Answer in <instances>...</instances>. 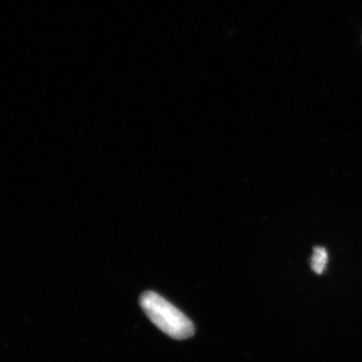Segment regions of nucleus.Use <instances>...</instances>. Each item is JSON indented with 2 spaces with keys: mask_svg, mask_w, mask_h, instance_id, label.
<instances>
[{
  "mask_svg": "<svg viewBox=\"0 0 362 362\" xmlns=\"http://www.w3.org/2000/svg\"><path fill=\"white\" fill-rule=\"evenodd\" d=\"M140 305L152 323L168 337L181 340L194 334V323L157 293L145 292L140 298Z\"/></svg>",
  "mask_w": 362,
  "mask_h": 362,
  "instance_id": "nucleus-1",
  "label": "nucleus"
},
{
  "mask_svg": "<svg viewBox=\"0 0 362 362\" xmlns=\"http://www.w3.org/2000/svg\"><path fill=\"white\" fill-rule=\"evenodd\" d=\"M328 263V254L324 247H316L311 258V268L316 274H322Z\"/></svg>",
  "mask_w": 362,
  "mask_h": 362,
  "instance_id": "nucleus-2",
  "label": "nucleus"
}]
</instances>
